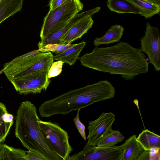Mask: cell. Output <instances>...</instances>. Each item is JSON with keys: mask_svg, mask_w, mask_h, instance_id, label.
Masks as SVG:
<instances>
[{"mask_svg": "<svg viewBox=\"0 0 160 160\" xmlns=\"http://www.w3.org/2000/svg\"><path fill=\"white\" fill-rule=\"evenodd\" d=\"M78 59L84 67L111 74L120 75L129 81L148 72L149 62L140 48L120 42L106 47L95 46Z\"/></svg>", "mask_w": 160, "mask_h": 160, "instance_id": "1", "label": "cell"}, {"mask_svg": "<svg viewBox=\"0 0 160 160\" xmlns=\"http://www.w3.org/2000/svg\"><path fill=\"white\" fill-rule=\"evenodd\" d=\"M115 88L107 80L71 90L44 102L39 108L40 116L43 118L55 115H65L80 110L93 103L113 98Z\"/></svg>", "mask_w": 160, "mask_h": 160, "instance_id": "2", "label": "cell"}, {"mask_svg": "<svg viewBox=\"0 0 160 160\" xmlns=\"http://www.w3.org/2000/svg\"><path fill=\"white\" fill-rule=\"evenodd\" d=\"M15 119V136L26 148L39 153L47 160H62L49 148L39 126L36 108L30 101L21 103Z\"/></svg>", "mask_w": 160, "mask_h": 160, "instance_id": "3", "label": "cell"}, {"mask_svg": "<svg viewBox=\"0 0 160 160\" xmlns=\"http://www.w3.org/2000/svg\"><path fill=\"white\" fill-rule=\"evenodd\" d=\"M53 57L51 52H42L38 49L5 63L2 71L9 81L38 72H48Z\"/></svg>", "mask_w": 160, "mask_h": 160, "instance_id": "4", "label": "cell"}, {"mask_svg": "<svg viewBox=\"0 0 160 160\" xmlns=\"http://www.w3.org/2000/svg\"><path fill=\"white\" fill-rule=\"evenodd\" d=\"M83 8L80 0H68L54 9L49 10L43 19L40 33L41 39L63 28Z\"/></svg>", "mask_w": 160, "mask_h": 160, "instance_id": "5", "label": "cell"}, {"mask_svg": "<svg viewBox=\"0 0 160 160\" xmlns=\"http://www.w3.org/2000/svg\"><path fill=\"white\" fill-rule=\"evenodd\" d=\"M42 133L51 150L62 160H67L73 150L67 132L57 123L38 121Z\"/></svg>", "mask_w": 160, "mask_h": 160, "instance_id": "6", "label": "cell"}, {"mask_svg": "<svg viewBox=\"0 0 160 160\" xmlns=\"http://www.w3.org/2000/svg\"><path fill=\"white\" fill-rule=\"evenodd\" d=\"M48 71H42L9 80L20 94L40 93L45 91L50 82Z\"/></svg>", "mask_w": 160, "mask_h": 160, "instance_id": "7", "label": "cell"}, {"mask_svg": "<svg viewBox=\"0 0 160 160\" xmlns=\"http://www.w3.org/2000/svg\"><path fill=\"white\" fill-rule=\"evenodd\" d=\"M145 35L140 39V49L146 54L149 63L152 64L154 69L160 70V33L159 29L152 26L149 22L146 23Z\"/></svg>", "mask_w": 160, "mask_h": 160, "instance_id": "8", "label": "cell"}, {"mask_svg": "<svg viewBox=\"0 0 160 160\" xmlns=\"http://www.w3.org/2000/svg\"><path fill=\"white\" fill-rule=\"evenodd\" d=\"M122 154L120 146H85L82 150L69 155L67 160H120Z\"/></svg>", "mask_w": 160, "mask_h": 160, "instance_id": "9", "label": "cell"}, {"mask_svg": "<svg viewBox=\"0 0 160 160\" xmlns=\"http://www.w3.org/2000/svg\"><path fill=\"white\" fill-rule=\"evenodd\" d=\"M115 115L112 112H102L97 119L89 122L87 142L85 146H96L98 141L112 130Z\"/></svg>", "mask_w": 160, "mask_h": 160, "instance_id": "10", "label": "cell"}, {"mask_svg": "<svg viewBox=\"0 0 160 160\" xmlns=\"http://www.w3.org/2000/svg\"><path fill=\"white\" fill-rule=\"evenodd\" d=\"M101 8L96 7L93 9L76 14L62 28L46 36L38 44L39 49L49 45L60 44V40L68 31L75 24L85 18L94 14L100 11Z\"/></svg>", "mask_w": 160, "mask_h": 160, "instance_id": "11", "label": "cell"}, {"mask_svg": "<svg viewBox=\"0 0 160 160\" xmlns=\"http://www.w3.org/2000/svg\"><path fill=\"white\" fill-rule=\"evenodd\" d=\"M92 15L82 19L73 25L60 40V44H70L81 38L92 28L93 24Z\"/></svg>", "mask_w": 160, "mask_h": 160, "instance_id": "12", "label": "cell"}, {"mask_svg": "<svg viewBox=\"0 0 160 160\" xmlns=\"http://www.w3.org/2000/svg\"><path fill=\"white\" fill-rule=\"evenodd\" d=\"M120 147L122 152L120 160H138L140 155L144 150L137 140L135 135L130 137Z\"/></svg>", "mask_w": 160, "mask_h": 160, "instance_id": "13", "label": "cell"}, {"mask_svg": "<svg viewBox=\"0 0 160 160\" xmlns=\"http://www.w3.org/2000/svg\"><path fill=\"white\" fill-rule=\"evenodd\" d=\"M124 29L122 26L116 24L112 25L102 37L96 38L93 41L95 46L102 44L108 45L119 42L123 34Z\"/></svg>", "mask_w": 160, "mask_h": 160, "instance_id": "14", "label": "cell"}, {"mask_svg": "<svg viewBox=\"0 0 160 160\" xmlns=\"http://www.w3.org/2000/svg\"><path fill=\"white\" fill-rule=\"evenodd\" d=\"M86 43L85 41H82L79 43L75 44L64 52L54 56V60L60 61L70 65H73Z\"/></svg>", "mask_w": 160, "mask_h": 160, "instance_id": "15", "label": "cell"}, {"mask_svg": "<svg viewBox=\"0 0 160 160\" xmlns=\"http://www.w3.org/2000/svg\"><path fill=\"white\" fill-rule=\"evenodd\" d=\"M107 4L111 11L118 13H142L140 9L128 0H108Z\"/></svg>", "mask_w": 160, "mask_h": 160, "instance_id": "16", "label": "cell"}, {"mask_svg": "<svg viewBox=\"0 0 160 160\" xmlns=\"http://www.w3.org/2000/svg\"><path fill=\"white\" fill-rule=\"evenodd\" d=\"M23 0H0V24L4 21L20 11Z\"/></svg>", "mask_w": 160, "mask_h": 160, "instance_id": "17", "label": "cell"}, {"mask_svg": "<svg viewBox=\"0 0 160 160\" xmlns=\"http://www.w3.org/2000/svg\"><path fill=\"white\" fill-rule=\"evenodd\" d=\"M13 122V115L8 113L5 105L0 102V143L5 141Z\"/></svg>", "mask_w": 160, "mask_h": 160, "instance_id": "18", "label": "cell"}, {"mask_svg": "<svg viewBox=\"0 0 160 160\" xmlns=\"http://www.w3.org/2000/svg\"><path fill=\"white\" fill-rule=\"evenodd\" d=\"M137 140L145 150L153 147L160 148V136L148 129L143 130L137 137Z\"/></svg>", "mask_w": 160, "mask_h": 160, "instance_id": "19", "label": "cell"}, {"mask_svg": "<svg viewBox=\"0 0 160 160\" xmlns=\"http://www.w3.org/2000/svg\"><path fill=\"white\" fill-rule=\"evenodd\" d=\"M27 160L26 151L0 144V160Z\"/></svg>", "mask_w": 160, "mask_h": 160, "instance_id": "20", "label": "cell"}, {"mask_svg": "<svg viewBox=\"0 0 160 160\" xmlns=\"http://www.w3.org/2000/svg\"><path fill=\"white\" fill-rule=\"evenodd\" d=\"M138 7L141 12V16L150 18L159 13L160 6L145 0H128Z\"/></svg>", "mask_w": 160, "mask_h": 160, "instance_id": "21", "label": "cell"}, {"mask_svg": "<svg viewBox=\"0 0 160 160\" xmlns=\"http://www.w3.org/2000/svg\"><path fill=\"white\" fill-rule=\"evenodd\" d=\"M124 137L119 130H111L105 134L98 142V147H110L121 142Z\"/></svg>", "mask_w": 160, "mask_h": 160, "instance_id": "22", "label": "cell"}, {"mask_svg": "<svg viewBox=\"0 0 160 160\" xmlns=\"http://www.w3.org/2000/svg\"><path fill=\"white\" fill-rule=\"evenodd\" d=\"M63 63L62 62L60 61L53 62L48 73V78H50L59 75L62 72Z\"/></svg>", "mask_w": 160, "mask_h": 160, "instance_id": "23", "label": "cell"}, {"mask_svg": "<svg viewBox=\"0 0 160 160\" xmlns=\"http://www.w3.org/2000/svg\"><path fill=\"white\" fill-rule=\"evenodd\" d=\"M80 111V109L78 110L76 116L73 119V121L79 132L84 140H86L87 138L85 132V127L80 121L79 118Z\"/></svg>", "mask_w": 160, "mask_h": 160, "instance_id": "24", "label": "cell"}, {"mask_svg": "<svg viewBox=\"0 0 160 160\" xmlns=\"http://www.w3.org/2000/svg\"><path fill=\"white\" fill-rule=\"evenodd\" d=\"M27 160H47L45 157L35 152L26 151Z\"/></svg>", "mask_w": 160, "mask_h": 160, "instance_id": "25", "label": "cell"}, {"mask_svg": "<svg viewBox=\"0 0 160 160\" xmlns=\"http://www.w3.org/2000/svg\"><path fill=\"white\" fill-rule=\"evenodd\" d=\"M149 160H160V148L153 147L149 150Z\"/></svg>", "mask_w": 160, "mask_h": 160, "instance_id": "26", "label": "cell"}, {"mask_svg": "<svg viewBox=\"0 0 160 160\" xmlns=\"http://www.w3.org/2000/svg\"><path fill=\"white\" fill-rule=\"evenodd\" d=\"M68 0H50L49 3L50 10H52L61 6Z\"/></svg>", "mask_w": 160, "mask_h": 160, "instance_id": "27", "label": "cell"}, {"mask_svg": "<svg viewBox=\"0 0 160 160\" xmlns=\"http://www.w3.org/2000/svg\"><path fill=\"white\" fill-rule=\"evenodd\" d=\"M138 160H149V150H144L140 155Z\"/></svg>", "mask_w": 160, "mask_h": 160, "instance_id": "28", "label": "cell"}, {"mask_svg": "<svg viewBox=\"0 0 160 160\" xmlns=\"http://www.w3.org/2000/svg\"><path fill=\"white\" fill-rule=\"evenodd\" d=\"M160 6V0H145Z\"/></svg>", "mask_w": 160, "mask_h": 160, "instance_id": "29", "label": "cell"}]
</instances>
